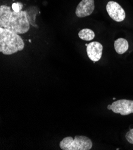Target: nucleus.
Segmentation results:
<instances>
[{
    "mask_svg": "<svg viewBox=\"0 0 133 150\" xmlns=\"http://www.w3.org/2000/svg\"><path fill=\"white\" fill-rule=\"evenodd\" d=\"M27 11V18L30 25H32L35 28H38V26L35 23V17L38 14V8L36 7H31Z\"/></svg>",
    "mask_w": 133,
    "mask_h": 150,
    "instance_id": "10",
    "label": "nucleus"
},
{
    "mask_svg": "<svg viewBox=\"0 0 133 150\" xmlns=\"http://www.w3.org/2000/svg\"><path fill=\"white\" fill-rule=\"evenodd\" d=\"M59 146L63 150H90L93 143L89 138L85 136L76 135L74 138L71 137L63 138Z\"/></svg>",
    "mask_w": 133,
    "mask_h": 150,
    "instance_id": "3",
    "label": "nucleus"
},
{
    "mask_svg": "<svg viewBox=\"0 0 133 150\" xmlns=\"http://www.w3.org/2000/svg\"><path fill=\"white\" fill-rule=\"evenodd\" d=\"M106 8L109 16L113 21L117 22H121L125 19L126 17L125 12L118 3L110 1L108 3Z\"/></svg>",
    "mask_w": 133,
    "mask_h": 150,
    "instance_id": "5",
    "label": "nucleus"
},
{
    "mask_svg": "<svg viewBox=\"0 0 133 150\" xmlns=\"http://www.w3.org/2000/svg\"><path fill=\"white\" fill-rule=\"evenodd\" d=\"M24 47V41L19 34L0 28V52L5 55H11L23 50Z\"/></svg>",
    "mask_w": 133,
    "mask_h": 150,
    "instance_id": "2",
    "label": "nucleus"
},
{
    "mask_svg": "<svg viewBox=\"0 0 133 150\" xmlns=\"http://www.w3.org/2000/svg\"><path fill=\"white\" fill-rule=\"evenodd\" d=\"M103 46L97 41H93L87 46V53L88 57L94 62L99 61L102 56Z\"/></svg>",
    "mask_w": 133,
    "mask_h": 150,
    "instance_id": "7",
    "label": "nucleus"
},
{
    "mask_svg": "<svg viewBox=\"0 0 133 150\" xmlns=\"http://www.w3.org/2000/svg\"><path fill=\"white\" fill-rule=\"evenodd\" d=\"M78 37L80 39L84 41H91L95 37V34L90 29L85 28L81 29L78 33Z\"/></svg>",
    "mask_w": 133,
    "mask_h": 150,
    "instance_id": "9",
    "label": "nucleus"
},
{
    "mask_svg": "<svg viewBox=\"0 0 133 150\" xmlns=\"http://www.w3.org/2000/svg\"><path fill=\"white\" fill-rule=\"evenodd\" d=\"M125 138L129 143H130L131 144H133V129H130L126 133Z\"/></svg>",
    "mask_w": 133,
    "mask_h": 150,
    "instance_id": "11",
    "label": "nucleus"
},
{
    "mask_svg": "<svg viewBox=\"0 0 133 150\" xmlns=\"http://www.w3.org/2000/svg\"><path fill=\"white\" fill-rule=\"evenodd\" d=\"M0 28L7 29L18 34L27 33L30 28L27 10L12 11L6 5L0 6Z\"/></svg>",
    "mask_w": 133,
    "mask_h": 150,
    "instance_id": "1",
    "label": "nucleus"
},
{
    "mask_svg": "<svg viewBox=\"0 0 133 150\" xmlns=\"http://www.w3.org/2000/svg\"><path fill=\"white\" fill-rule=\"evenodd\" d=\"M114 48L117 53L122 54L125 53L129 48L128 42L124 38H118L114 42Z\"/></svg>",
    "mask_w": 133,
    "mask_h": 150,
    "instance_id": "8",
    "label": "nucleus"
},
{
    "mask_svg": "<svg viewBox=\"0 0 133 150\" xmlns=\"http://www.w3.org/2000/svg\"><path fill=\"white\" fill-rule=\"evenodd\" d=\"M94 8V0H82L75 10V14L80 18H85L91 15Z\"/></svg>",
    "mask_w": 133,
    "mask_h": 150,
    "instance_id": "6",
    "label": "nucleus"
},
{
    "mask_svg": "<svg viewBox=\"0 0 133 150\" xmlns=\"http://www.w3.org/2000/svg\"><path fill=\"white\" fill-rule=\"evenodd\" d=\"M108 109L114 113L120 114L121 115H127L133 113V100L120 99L113 102L108 106Z\"/></svg>",
    "mask_w": 133,
    "mask_h": 150,
    "instance_id": "4",
    "label": "nucleus"
}]
</instances>
